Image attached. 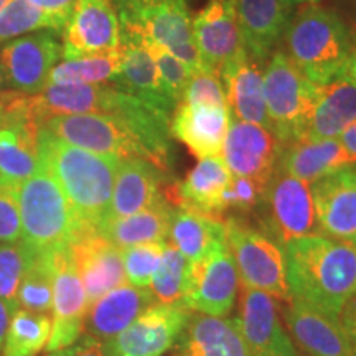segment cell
Masks as SVG:
<instances>
[{"instance_id": "1", "label": "cell", "mask_w": 356, "mask_h": 356, "mask_svg": "<svg viewBox=\"0 0 356 356\" xmlns=\"http://www.w3.org/2000/svg\"><path fill=\"white\" fill-rule=\"evenodd\" d=\"M282 249L292 299L338 318L356 292V244L310 234Z\"/></svg>"}, {"instance_id": "2", "label": "cell", "mask_w": 356, "mask_h": 356, "mask_svg": "<svg viewBox=\"0 0 356 356\" xmlns=\"http://www.w3.org/2000/svg\"><path fill=\"white\" fill-rule=\"evenodd\" d=\"M38 157L40 165L63 190L79 231L99 229L108 216L121 159L66 144L43 127L38 134Z\"/></svg>"}, {"instance_id": "3", "label": "cell", "mask_w": 356, "mask_h": 356, "mask_svg": "<svg viewBox=\"0 0 356 356\" xmlns=\"http://www.w3.org/2000/svg\"><path fill=\"white\" fill-rule=\"evenodd\" d=\"M286 55L312 83L327 84L348 74L351 44L340 17L317 3H307L284 32Z\"/></svg>"}, {"instance_id": "4", "label": "cell", "mask_w": 356, "mask_h": 356, "mask_svg": "<svg viewBox=\"0 0 356 356\" xmlns=\"http://www.w3.org/2000/svg\"><path fill=\"white\" fill-rule=\"evenodd\" d=\"M22 220L20 243L32 251L68 246L78 234V222L63 190L50 173L40 170L17 188Z\"/></svg>"}, {"instance_id": "5", "label": "cell", "mask_w": 356, "mask_h": 356, "mask_svg": "<svg viewBox=\"0 0 356 356\" xmlns=\"http://www.w3.org/2000/svg\"><path fill=\"white\" fill-rule=\"evenodd\" d=\"M262 79L274 136L282 145L304 139L318 84L312 83L284 51L273 53Z\"/></svg>"}, {"instance_id": "6", "label": "cell", "mask_w": 356, "mask_h": 356, "mask_svg": "<svg viewBox=\"0 0 356 356\" xmlns=\"http://www.w3.org/2000/svg\"><path fill=\"white\" fill-rule=\"evenodd\" d=\"M226 243L233 254L243 287L266 292L274 299L291 302L284 249L270 236L251 228L241 218H225Z\"/></svg>"}, {"instance_id": "7", "label": "cell", "mask_w": 356, "mask_h": 356, "mask_svg": "<svg viewBox=\"0 0 356 356\" xmlns=\"http://www.w3.org/2000/svg\"><path fill=\"white\" fill-rule=\"evenodd\" d=\"M257 208L266 231L282 248L293 239L318 234L310 185L289 175L279 165Z\"/></svg>"}, {"instance_id": "8", "label": "cell", "mask_w": 356, "mask_h": 356, "mask_svg": "<svg viewBox=\"0 0 356 356\" xmlns=\"http://www.w3.org/2000/svg\"><path fill=\"white\" fill-rule=\"evenodd\" d=\"M42 127L66 144L89 152L113 155L121 160L145 159L144 150L132 132L113 114L53 115Z\"/></svg>"}, {"instance_id": "9", "label": "cell", "mask_w": 356, "mask_h": 356, "mask_svg": "<svg viewBox=\"0 0 356 356\" xmlns=\"http://www.w3.org/2000/svg\"><path fill=\"white\" fill-rule=\"evenodd\" d=\"M53 305L51 333L47 351L63 350L83 335L84 317L89 309L86 291L73 261L70 244L51 251Z\"/></svg>"}, {"instance_id": "10", "label": "cell", "mask_w": 356, "mask_h": 356, "mask_svg": "<svg viewBox=\"0 0 356 356\" xmlns=\"http://www.w3.org/2000/svg\"><path fill=\"white\" fill-rule=\"evenodd\" d=\"M239 275L228 244L190 262L184 307L211 317H225L233 309Z\"/></svg>"}, {"instance_id": "11", "label": "cell", "mask_w": 356, "mask_h": 356, "mask_svg": "<svg viewBox=\"0 0 356 356\" xmlns=\"http://www.w3.org/2000/svg\"><path fill=\"white\" fill-rule=\"evenodd\" d=\"M61 33L65 60L106 55L121 47V24L111 0H78Z\"/></svg>"}, {"instance_id": "12", "label": "cell", "mask_w": 356, "mask_h": 356, "mask_svg": "<svg viewBox=\"0 0 356 356\" xmlns=\"http://www.w3.org/2000/svg\"><path fill=\"white\" fill-rule=\"evenodd\" d=\"M282 144L274 132L257 124L231 121L221 159L231 175L246 177L266 188L279 165Z\"/></svg>"}, {"instance_id": "13", "label": "cell", "mask_w": 356, "mask_h": 356, "mask_svg": "<svg viewBox=\"0 0 356 356\" xmlns=\"http://www.w3.org/2000/svg\"><path fill=\"white\" fill-rule=\"evenodd\" d=\"M61 58V44L51 33L13 40L0 50V71L12 91L35 96L48 84L51 70Z\"/></svg>"}, {"instance_id": "14", "label": "cell", "mask_w": 356, "mask_h": 356, "mask_svg": "<svg viewBox=\"0 0 356 356\" xmlns=\"http://www.w3.org/2000/svg\"><path fill=\"white\" fill-rule=\"evenodd\" d=\"M190 314L181 305L157 302L111 340L109 348L115 356H162L175 346Z\"/></svg>"}, {"instance_id": "15", "label": "cell", "mask_w": 356, "mask_h": 356, "mask_svg": "<svg viewBox=\"0 0 356 356\" xmlns=\"http://www.w3.org/2000/svg\"><path fill=\"white\" fill-rule=\"evenodd\" d=\"M318 234L356 244V168L328 173L310 185Z\"/></svg>"}, {"instance_id": "16", "label": "cell", "mask_w": 356, "mask_h": 356, "mask_svg": "<svg viewBox=\"0 0 356 356\" xmlns=\"http://www.w3.org/2000/svg\"><path fill=\"white\" fill-rule=\"evenodd\" d=\"M203 71L220 78L222 66L243 50L233 0H210L191 20Z\"/></svg>"}, {"instance_id": "17", "label": "cell", "mask_w": 356, "mask_h": 356, "mask_svg": "<svg viewBox=\"0 0 356 356\" xmlns=\"http://www.w3.org/2000/svg\"><path fill=\"white\" fill-rule=\"evenodd\" d=\"M71 254L83 280L89 305L106 292L127 282L122 249L97 229H83L70 243Z\"/></svg>"}, {"instance_id": "18", "label": "cell", "mask_w": 356, "mask_h": 356, "mask_svg": "<svg viewBox=\"0 0 356 356\" xmlns=\"http://www.w3.org/2000/svg\"><path fill=\"white\" fill-rule=\"evenodd\" d=\"M121 51L122 63L118 76L113 79L114 86L172 115L177 104L163 89L157 66L139 30L121 26Z\"/></svg>"}, {"instance_id": "19", "label": "cell", "mask_w": 356, "mask_h": 356, "mask_svg": "<svg viewBox=\"0 0 356 356\" xmlns=\"http://www.w3.org/2000/svg\"><path fill=\"white\" fill-rule=\"evenodd\" d=\"M238 320L252 356H299L280 325L274 299L266 292L243 287Z\"/></svg>"}, {"instance_id": "20", "label": "cell", "mask_w": 356, "mask_h": 356, "mask_svg": "<svg viewBox=\"0 0 356 356\" xmlns=\"http://www.w3.org/2000/svg\"><path fill=\"white\" fill-rule=\"evenodd\" d=\"M231 121L228 106L180 102L170 118V134L198 160L216 157L221 155Z\"/></svg>"}, {"instance_id": "21", "label": "cell", "mask_w": 356, "mask_h": 356, "mask_svg": "<svg viewBox=\"0 0 356 356\" xmlns=\"http://www.w3.org/2000/svg\"><path fill=\"white\" fill-rule=\"evenodd\" d=\"M243 48L257 63L273 55L291 20L286 0H233Z\"/></svg>"}, {"instance_id": "22", "label": "cell", "mask_w": 356, "mask_h": 356, "mask_svg": "<svg viewBox=\"0 0 356 356\" xmlns=\"http://www.w3.org/2000/svg\"><path fill=\"white\" fill-rule=\"evenodd\" d=\"M154 304H157V299L147 287L122 284L89 305L83 333L102 343H109Z\"/></svg>"}, {"instance_id": "23", "label": "cell", "mask_w": 356, "mask_h": 356, "mask_svg": "<svg viewBox=\"0 0 356 356\" xmlns=\"http://www.w3.org/2000/svg\"><path fill=\"white\" fill-rule=\"evenodd\" d=\"M231 172L221 155L202 159L184 181L163 188V197L173 208L193 210L225 220L221 197L231 181Z\"/></svg>"}, {"instance_id": "24", "label": "cell", "mask_w": 356, "mask_h": 356, "mask_svg": "<svg viewBox=\"0 0 356 356\" xmlns=\"http://www.w3.org/2000/svg\"><path fill=\"white\" fill-rule=\"evenodd\" d=\"M220 79L231 115L238 121L257 124L273 132L266 109L264 79L259 63L252 60L244 48L229 63L222 66Z\"/></svg>"}, {"instance_id": "25", "label": "cell", "mask_w": 356, "mask_h": 356, "mask_svg": "<svg viewBox=\"0 0 356 356\" xmlns=\"http://www.w3.org/2000/svg\"><path fill=\"white\" fill-rule=\"evenodd\" d=\"M287 304L284 320L297 341V348L314 356H355L340 320L302 300L292 299Z\"/></svg>"}, {"instance_id": "26", "label": "cell", "mask_w": 356, "mask_h": 356, "mask_svg": "<svg viewBox=\"0 0 356 356\" xmlns=\"http://www.w3.org/2000/svg\"><path fill=\"white\" fill-rule=\"evenodd\" d=\"M118 92L114 84H47L42 92L30 96V104L42 126L53 115L111 114Z\"/></svg>"}, {"instance_id": "27", "label": "cell", "mask_w": 356, "mask_h": 356, "mask_svg": "<svg viewBox=\"0 0 356 356\" xmlns=\"http://www.w3.org/2000/svg\"><path fill=\"white\" fill-rule=\"evenodd\" d=\"M163 173L145 159L121 160L104 222L131 216L157 203L163 197Z\"/></svg>"}, {"instance_id": "28", "label": "cell", "mask_w": 356, "mask_h": 356, "mask_svg": "<svg viewBox=\"0 0 356 356\" xmlns=\"http://www.w3.org/2000/svg\"><path fill=\"white\" fill-rule=\"evenodd\" d=\"M186 356H252L238 318L211 317L191 312L177 340Z\"/></svg>"}, {"instance_id": "29", "label": "cell", "mask_w": 356, "mask_h": 356, "mask_svg": "<svg viewBox=\"0 0 356 356\" xmlns=\"http://www.w3.org/2000/svg\"><path fill=\"white\" fill-rule=\"evenodd\" d=\"M356 121V84L348 74L320 84L304 139H338Z\"/></svg>"}, {"instance_id": "30", "label": "cell", "mask_w": 356, "mask_h": 356, "mask_svg": "<svg viewBox=\"0 0 356 356\" xmlns=\"http://www.w3.org/2000/svg\"><path fill=\"white\" fill-rule=\"evenodd\" d=\"M40 122L33 118L10 119L0 126V178L19 186L40 170Z\"/></svg>"}, {"instance_id": "31", "label": "cell", "mask_w": 356, "mask_h": 356, "mask_svg": "<svg viewBox=\"0 0 356 356\" xmlns=\"http://www.w3.org/2000/svg\"><path fill=\"white\" fill-rule=\"evenodd\" d=\"M353 159L338 139H302L282 145L279 167L289 175L312 185L328 173L353 165Z\"/></svg>"}, {"instance_id": "32", "label": "cell", "mask_w": 356, "mask_h": 356, "mask_svg": "<svg viewBox=\"0 0 356 356\" xmlns=\"http://www.w3.org/2000/svg\"><path fill=\"white\" fill-rule=\"evenodd\" d=\"M172 213L173 207L165 197H162L152 207L139 213L106 221L97 231L119 249L147 243H165L170 231Z\"/></svg>"}, {"instance_id": "33", "label": "cell", "mask_w": 356, "mask_h": 356, "mask_svg": "<svg viewBox=\"0 0 356 356\" xmlns=\"http://www.w3.org/2000/svg\"><path fill=\"white\" fill-rule=\"evenodd\" d=\"M168 239L190 262L202 259L226 243L225 220L193 210L173 208Z\"/></svg>"}, {"instance_id": "34", "label": "cell", "mask_w": 356, "mask_h": 356, "mask_svg": "<svg viewBox=\"0 0 356 356\" xmlns=\"http://www.w3.org/2000/svg\"><path fill=\"white\" fill-rule=\"evenodd\" d=\"M29 249V248H26ZM22 275L17 305L33 314L50 315L53 305V269L51 251H32ZM17 309V310H19Z\"/></svg>"}, {"instance_id": "35", "label": "cell", "mask_w": 356, "mask_h": 356, "mask_svg": "<svg viewBox=\"0 0 356 356\" xmlns=\"http://www.w3.org/2000/svg\"><path fill=\"white\" fill-rule=\"evenodd\" d=\"M51 333V315L15 310L8 323L2 356H38L47 348Z\"/></svg>"}, {"instance_id": "36", "label": "cell", "mask_w": 356, "mask_h": 356, "mask_svg": "<svg viewBox=\"0 0 356 356\" xmlns=\"http://www.w3.org/2000/svg\"><path fill=\"white\" fill-rule=\"evenodd\" d=\"M121 47L106 55L65 60L51 70L48 84H101L113 81L121 70Z\"/></svg>"}, {"instance_id": "37", "label": "cell", "mask_w": 356, "mask_h": 356, "mask_svg": "<svg viewBox=\"0 0 356 356\" xmlns=\"http://www.w3.org/2000/svg\"><path fill=\"white\" fill-rule=\"evenodd\" d=\"M188 274L190 261L170 243H165L162 259L150 280V292L154 293L159 304L184 307Z\"/></svg>"}, {"instance_id": "38", "label": "cell", "mask_w": 356, "mask_h": 356, "mask_svg": "<svg viewBox=\"0 0 356 356\" xmlns=\"http://www.w3.org/2000/svg\"><path fill=\"white\" fill-rule=\"evenodd\" d=\"M40 29H53L51 20L29 0H8L0 8V42Z\"/></svg>"}, {"instance_id": "39", "label": "cell", "mask_w": 356, "mask_h": 356, "mask_svg": "<svg viewBox=\"0 0 356 356\" xmlns=\"http://www.w3.org/2000/svg\"><path fill=\"white\" fill-rule=\"evenodd\" d=\"M147 50L152 55L155 66H157L160 79H162L163 89L168 95V97L178 106L184 99V95L188 86L191 76H193V71L186 66L184 61H180L175 55H172L167 48H163L162 44L152 42L142 35Z\"/></svg>"}, {"instance_id": "40", "label": "cell", "mask_w": 356, "mask_h": 356, "mask_svg": "<svg viewBox=\"0 0 356 356\" xmlns=\"http://www.w3.org/2000/svg\"><path fill=\"white\" fill-rule=\"evenodd\" d=\"M30 251L20 241L13 244L0 243V300L13 314L17 305L22 275L25 273Z\"/></svg>"}, {"instance_id": "41", "label": "cell", "mask_w": 356, "mask_h": 356, "mask_svg": "<svg viewBox=\"0 0 356 356\" xmlns=\"http://www.w3.org/2000/svg\"><path fill=\"white\" fill-rule=\"evenodd\" d=\"M163 246L165 243H147L122 249L124 270L129 284L136 287L150 286V280L162 259Z\"/></svg>"}, {"instance_id": "42", "label": "cell", "mask_w": 356, "mask_h": 356, "mask_svg": "<svg viewBox=\"0 0 356 356\" xmlns=\"http://www.w3.org/2000/svg\"><path fill=\"white\" fill-rule=\"evenodd\" d=\"M264 190L259 184L246 177H231L229 185L226 186L221 197L222 215L228 211L249 213L261 204Z\"/></svg>"}, {"instance_id": "43", "label": "cell", "mask_w": 356, "mask_h": 356, "mask_svg": "<svg viewBox=\"0 0 356 356\" xmlns=\"http://www.w3.org/2000/svg\"><path fill=\"white\" fill-rule=\"evenodd\" d=\"M17 188L0 178V243L13 244L22 238V220Z\"/></svg>"}, {"instance_id": "44", "label": "cell", "mask_w": 356, "mask_h": 356, "mask_svg": "<svg viewBox=\"0 0 356 356\" xmlns=\"http://www.w3.org/2000/svg\"><path fill=\"white\" fill-rule=\"evenodd\" d=\"M181 102L203 106H228L221 79L208 71L193 73Z\"/></svg>"}, {"instance_id": "45", "label": "cell", "mask_w": 356, "mask_h": 356, "mask_svg": "<svg viewBox=\"0 0 356 356\" xmlns=\"http://www.w3.org/2000/svg\"><path fill=\"white\" fill-rule=\"evenodd\" d=\"M51 20L53 30L63 32L78 0H29Z\"/></svg>"}, {"instance_id": "46", "label": "cell", "mask_w": 356, "mask_h": 356, "mask_svg": "<svg viewBox=\"0 0 356 356\" xmlns=\"http://www.w3.org/2000/svg\"><path fill=\"white\" fill-rule=\"evenodd\" d=\"M48 356H115L108 343H102L95 338L86 337L79 338L73 345L66 346L63 350L53 351Z\"/></svg>"}, {"instance_id": "47", "label": "cell", "mask_w": 356, "mask_h": 356, "mask_svg": "<svg viewBox=\"0 0 356 356\" xmlns=\"http://www.w3.org/2000/svg\"><path fill=\"white\" fill-rule=\"evenodd\" d=\"M338 320H340V325L351 346V351L356 356V292L345 302L343 309L338 315Z\"/></svg>"}, {"instance_id": "48", "label": "cell", "mask_w": 356, "mask_h": 356, "mask_svg": "<svg viewBox=\"0 0 356 356\" xmlns=\"http://www.w3.org/2000/svg\"><path fill=\"white\" fill-rule=\"evenodd\" d=\"M338 140L356 163V121L345 129V132L338 137Z\"/></svg>"}, {"instance_id": "49", "label": "cell", "mask_w": 356, "mask_h": 356, "mask_svg": "<svg viewBox=\"0 0 356 356\" xmlns=\"http://www.w3.org/2000/svg\"><path fill=\"white\" fill-rule=\"evenodd\" d=\"M10 317L12 312L8 307L0 300V353H2L3 345H6V338H7V330H8V323H10Z\"/></svg>"}, {"instance_id": "50", "label": "cell", "mask_w": 356, "mask_h": 356, "mask_svg": "<svg viewBox=\"0 0 356 356\" xmlns=\"http://www.w3.org/2000/svg\"><path fill=\"white\" fill-rule=\"evenodd\" d=\"M348 76L353 79V83L356 84V51L351 55L350 66H348Z\"/></svg>"}, {"instance_id": "51", "label": "cell", "mask_w": 356, "mask_h": 356, "mask_svg": "<svg viewBox=\"0 0 356 356\" xmlns=\"http://www.w3.org/2000/svg\"><path fill=\"white\" fill-rule=\"evenodd\" d=\"M289 6H307V3H317L318 0H286Z\"/></svg>"}, {"instance_id": "52", "label": "cell", "mask_w": 356, "mask_h": 356, "mask_svg": "<svg viewBox=\"0 0 356 356\" xmlns=\"http://www.w3.org/2000/svg\"><path fill=\"white\" fill-rule=\"evenodd\" d=\"M297 355H299V356H314L312 353H309V351H305L302 348H297Z\"/></svg>"}, {"instance_id": "53", "label": "cell", "mask_w": 356, "mask_h": 356, "mask_svg": "<svg viewBox=\"0 0 356 356\" xmlns=\"http://www.w3.org/2000/svg\"><path fill=\"white\" fill-rule=\"evenodd\" d=\"M172 356H186L185 353H181V351L180 350H175V351H173V355Z\"/></svg>"}, {"instance_id": "54", "label": "cell", "mask_w": 356, "mask_h": 356, "mask_svg": "<svg viewBox=\"0 0 356 356\" xmlns=\"http://www.w3.org/2000/svg\"><path fill=\"white\" fill-rule=\"evenodd\" d=\"M8 2V0H0V8H2L3 6H6V3Z\"/></svg>"}, {"instance_id": "55", "label": "cell", "mask_w": 356, "mask_h": 356, "mask_svg": "<svg viewBox=\"0 0 356 356\" xmlns=\"http://www.w3.org/2000/svg\"><path fill=\"white\" fill-rule=\"evenodd\" d=\"M0 124H2V111H0Z\"/></svg>"}]
</instances>
